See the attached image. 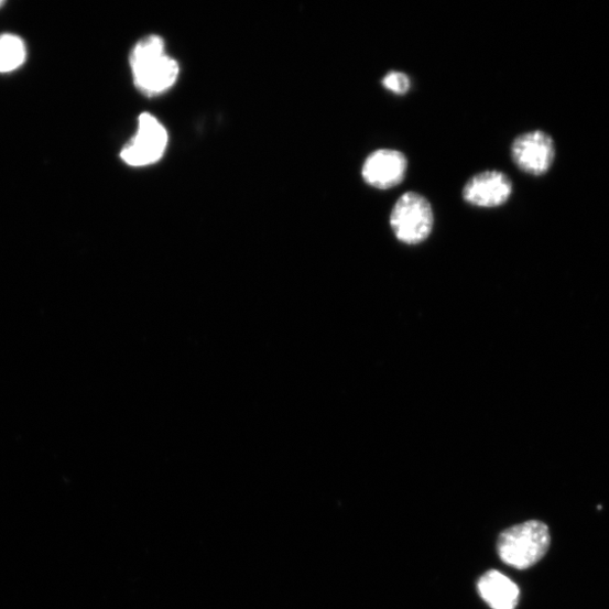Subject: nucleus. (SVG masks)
Wrapping results in <instances>:
<instances>
[{
  "instance_id": "nucleus-1",
  "label": "nucleus",
  "mask_w": 609,
  "mask_h": 609,
  "mask_svg": "<svg viewBox=\"0 0 609 609\" xmlns=\"http://www.w3.org/2000/svg\"><path fill=\"white\" fill-rule=\"evenodd\" d=\"M134 85L149 96L170 89L178 77V64L165 53V42L159 35L140 40L130 55Z\"/></svg>"
},
{
  "instance_id": "nucleus-2",
  "label": "nucleus",
  "mask_w": 609,
  "mask_h": 609,
  "mask_svg": "<svg viewBox=\"0 0 609 609\" xmlns=\"http://www.w3.org/2000/svg\"><path fill=\"white\" fill-rule=\"evenodd\" d=\"M551 545V535L546 524L530 521L512 526L498 539V555L509 567L529 569L545 556Z\"/></svg>"
},
{
  "instance_id": "nucleus-3",
  "label": "nucleus",
  "mask_w": 609,
  "mask_h": 609,
  "mask_svg": "<svg viewBox=\"0 0 609 609\" xmlns=\"http://www.w3.org/2000/svg\"><path fill=\"white\" fill-rule=\"evenodd\" d=\"M395 238L407 246L425 242L434 229L435 215L431 202L423 195L409 192L393 206L390 216Z\"/></svg>"
},
{
  "instance_id": "nucleus-4",
  "label": "nucleus",
  "mask_w": 609,
  "mask_h": 609,
  "mask_svg": "<svg viewBox=\"0 0 609 609\" xmlns=\"http://www.w3.org/2000/svg\"><path fill=\"white\" fill-rule=\"evenodd\" d=\"M168 134L165 127L152 115L139 117L135 135L120 153L122 161L134 167L159 162L165 153Z\"/></svg>"
},
{
  "instance_id": "nucleus-5",
  "label": "nucleus",
  "mask_w": 609,
  "mask_h": 609,
  "mask_svg": "<svg viewBox=\"0 0 609 609\" xmlns=\"http://www.w3.org/2000/svg\"><path fill=\"white\" fill-rule=\"evenodd\" d=\"M510 154L514 165L522 172L542 176L551 170L554 163V140L545 131L532 130L513 140Z\"/></svg>"
},
{
  "instance_id": "nucleus-6",
  "label": "nucleus",
  "mask_w": 609,
  "mask_h": 609,
  "mask_svg": "<svg viewBox=\"0 0 609 609\" xmlns=\"http://www.w3.org/2000/svg\"><path fill=\"white\" fill-rule=\"evenodd\" d=\"M513 194L510 177L501 171L488 170L474 175L463 186V200L477 208H499L505 205Z\"/></svg>"
},
{
  "instance_id": "nucleus-7",
  "label": "nucleus",
  "mask_w": 609,
  "mask_h": 609,
  "mask_svg": "<svg viewBox=\"0 0 609 609\" xmlns=\"http://www.w3.org/2000/svg\"><path fill=\"white\" fill-rule=\"evenodd\" d=\"M407 165V159L402 152L381 149L367 156L361 167V176L373 189L391 191L404 181Z\"/></svg>"
},
{
  "instance_id": "nucleus-8",
  "label": "nucleus",
  "mask_w": 609,
  "mask_h": 609,
  "mask_svg": "<svg viewBox=\"0 0 609 609\" xmlns=\"http://www.w3.org/2000/svg\"><path fill=\"white\" fill-rule=\"evenodd\" d=\"M478 590L492 609H514L520 601L519 586L497 570H490L480 578Z\"/></svg>"
},
{
  "instance_id": "nucleus-9",
  "label": "nucleus",
  "mask_w": 609,
  "mask_h": 609,
  "mask_svg": "<svg viewBox=\"0 0 609 609\" xmlns=\"http://www.w3.org/2000/svg\"><path fill=\"white\" fill-rule=\"evenodd\" d=\"M24 41L14 34L0 35V73H12L22 67L26 61Z\"/></svg>"
},
{
  "instance_id": "nucleus-10",
  "label": "nucleus",
  "mask_w": 609,
  "mask_h": 609,
  "mask_svg": "<svg viewBox=\"0 0 609 609\" xmlns=\"http://www.w3.org/2000/svg\"><path fill=\"white\" fill-rule=\"evenodd\" d=\"M382 86L395 96H405L411 89V78L403 72H389L381 80Z\"/></svg>"
},
{
  "instance_id": "nucleus-11",
  "label": "nucleus",
  "mask_w": 609,
  "mask_h": 609,
  "mask_svg": "<svg viewBox=\"0 0 609 609\" xmlns=\"http://www.w3.org/2000/svg\"><path fill=\"white\" fill-rule=\"evenodd\" d=\"M6 3L4 2H0V8H2Z\"/></svg>"
}]
</instances>
